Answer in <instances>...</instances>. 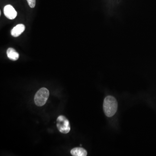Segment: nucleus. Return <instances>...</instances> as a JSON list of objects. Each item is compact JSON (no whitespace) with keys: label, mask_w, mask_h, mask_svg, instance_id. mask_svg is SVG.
<instances>
[{"label":"nucleus","mask_w":156,"mask_h":156,"mask_svg":"<svg viewBox=\"0 0 156 156\" xmlns=\"http://www.w3.org/2000/svg\"><path fill=\"white\" fill-rule=\"evenodd\" d=\"M71 155L74 156H86L87 152L85 149L82 148H75L70 151Z\"/></svg>","instance_id":"obj_6"},{"label":"nucleus","mask_w":156,"mask_h":156,"mask_svg":"<svg viewBox=\"0 0 156 156\" xmlns=\"http://www.w3.org/2000/svg\"><path fill=\"white\" fill-rule=\"evenodd\" d=\"M4 12L5 16L9 19H14L17 17V11L12 6L9 4L5 6Z\"/></svg>","instance_id":"obj_4"},{"label":"nucleus","mask_w":156,"mask_h":156,"mask_svg":"<svg viewBox=\"0 0 156 156\" xmlns=\"http://www.w3.org/2000/svg\"><path fill=\"white\" fill-rule=\"evenodd\" d=\"M7 54L8 58L11 60L16 61L18 59L19 54L18 53L12 48H9L7 51Z\"/></svg>","instance_id":"obj_7"},{"label":"nucleus","mask_w":156,"mask_h":156,"mask_svg":"<svg viewBox=\"0 0 156 156\" xmlns=\"http://www.w3.org/2000/svg\"><path fill=\"white\" fill-rule=\"evenodd\" d=\"M118 109V103L115 98L109 96L105 97L104 101L103 110L106 116L111 117L116 113Z\"/></svg>","instance_id":"obj_1"},{"label":"nucleus","mask_w":156,"mask_h":156,"mask_svg":"<svg viewBox=\"0 0 156 156\" xmlns=\"http://www.w3.org/2000/svg\"><path fill=\"white\" fill-rule=\"evenodd\" d=\"M28 4L31 8H34L36 5V0H27Z\"/></svg>","instance_id":"obj_8"},{"label":"nucleus","mask_w":156,"mask_h":156,"mask_svg":"<svg viewBox=\"0 0 156 156\" xmlns=\"http://www.w3.org/2000/svg\"><path fill=\"white\" fill-rule=\"evenodd\" d=\"M25 29V27L23 24H18L11 31L12 36L15 37H19L24 31Z\"/></svg>","instance_id":"obj_5"},{"label":"nucleus","mask_w":156,"mask_h":156,"mask_svg":"<svg viewBox=\"0 0 156 156\" xmlns=\"http://www.w3.org/2000/svg\"><path fill=\"white\" fill-rule=\"evenodd\" d=\"M49 95V91L46 88H42L40 89L34 96L35 104L38 106H44L47 101Z\"/></svg>","instance_id":"obj_2"},{"label":"nucleus","mask_w":156,"mask_h":156,"mask_svg":"<svg viewBox=\"0 0 156 156\" xmlns=\"http://www.w3.org/2000/svg\"><path fill=\"white\" fill-rule=\"evenodd\" d=\"M57 128L61 133L67 134L70 131V125L68 120L63 115H60L57 119Z\"/></svg>","instance_id":"obj_3"}]
</instances>
